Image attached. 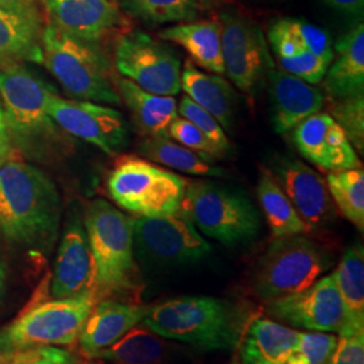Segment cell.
I'll use <instances>...</instances> for the list:
<instances>
[{
  "label": "cell",
  "mask_w": 364,
  "mask_h": 364,
  "mask_svg": "<svg viewBox=\"0 0 364 364\" xmlns=\"http://www.w3.org/2000/svg\"><path fill=\"white\" fill-rule=\"evenodd\" d=\"M61 213L57 186L42 170L13 158L0 165V236L9 245L50 252Z\"/></svg>",
  "instance_id": "1"
},
{
  "label": "cell",
  "mask_w": 364,
  "mask_h": 364,
  "mask_svg": "<svg viewBox=\"0 0 364 364\" xmlns=\"http://www.w3.org/2000/svg\"><path fill=\"white\" fill-rule=\"evenodd\" d=\"M252 320V309L240 302L210 296H185L149 308L144 326L168 340L204 351L237 347Z\"/></svg>",
  "instance_id": "2"
},
{
  "label": "cell",
  "mask_w": 364,
  "mask_h": 364,
  "mask_svg": "<svg viewBox=\"0 0 364 364\" xmlns=\"http://www.w3.org/2000/svg\"><path fill=\"white\" fill-rule=\"evenodd\" d=\"M84 227L97 299L138 296L144 282L134 255V219L105 200H95L85 212Z\"/></svg>",
  "instance_id": "3"
},
{
  "label": "cell",
  "mask_w": 364,
  "mask_h": 364,
  "mask_svg": "<svg viewBox=\"0 0 364 364\" xmlns=\"http://www.w3.org/2000/svg\"><path fill=\"white\" fill-rule=\"evenodd\" d=\"M43 64L66 93L77 100L117 105L120 96L111 82L109 64L96 46L49 23L41 37Z\"/></svg>",
  "instance_id": "4"
},
{
  "label": "cell",
  "mask_w": 364,
  "mask_h": 364,
  "mask_svg": "<svg viewBox=\"0 0 364 364\" xmlns=\"http://www.w3.org/2000/svg\"><path fill=\"white\" fill-rule=\"evenodd\" d=\"M52 87L21 63L1 61L0 105L6 130L15 144L25 151L52 141L57 124L48 112Z\"/></svg>",
  "instance_id": "5"
},
{
  "label": "cell",
  "mask_w": 364,
  "mask_h": 364,
  "mask_svg": "<svg viewBox=\"0 0 364 364\" xmlns=\"http://www.w3.org/2000/svg\"><path fill=\"white\" fill-rule=\"evenodd\" d=\"M97 301L95 291L88 290L75 297L31 305L0 329V353L75 344Z\"/></svg>",
  "instance_id": "6"
},
{
  "label": "cell",
  "mask_w": 364,
  "mask_h": 364,
  "mask_svg": "<svg viewBox=\"0 0 364 364\" xmlns=\"http://www.w3.org/2000/svg\"><path fill=\"white\" fill-rule=\"evenodd\" d=\"M332 255L323 245L304 235L275 237L252 273V291L272 301L313 285L332 266Z\"/></svg>",
  "instance_id": "7"
},
{
  "label": "cell",
  "mask_w": 364,
  "mask_h": 364,
  "mask_svg": "<svg viewBox=\"0 0 364 364\" xmlns=\"http://www.w3.org/2000/svg\"><path fill=\"white\" fill-rule=\"evenodd\" d=\"M188 181L135 156H122L107 181L109 197L138 218H165L181 210Z\"/></svg>",
  "instance_id": "8"
},
{
  "label": "cell",
  "mask_w": 364,
  "mask_h": 364,
  "mask_svg": "<svg viewBox=\"0 0 364 364\" xmlns=\"http://www.w3.org/2000/svg\"><path fill=\"white\" fill-rule=\"evenodd\" d=\"M181 212L203 234L224 246L246 243L259 232V213L247 197L216 182H188Z\"/></svg>",
  "instance_id": "9"
},
{
  "label": "cell",
  "mask_w": 364,
  "mask_h": 364,
  "mask_svg": "<svg viewBox=\"0 0 364 364\" xmlns=\"http://www.w3.org/2000/svg\"><path fill=\"white\" fill-rule=\"evenodd\" d=\"M134 255L146 269L193 264L212 252L208 240L183 213L134 219Z\"/></svg>",
  "instance_id": "10"
},
{
  "label": "cell",
  "mask_w": 364,
  "mask_h": 364,
  "mask_svg": "<svg viewBox=\"0 0 364 364\" xmlns=\"http://www.w3.org/2000/svg\"><path fill=\"white\" fill-rule=\"evenodd\" d=\"M220 26L224 73L252 96L274 69L267 41L255 22L239 14H221Z\"/></svg>",
  "instance_id": "11"
},
{
  "label": "cell",
  "mask_w": 364,
  "mask_h": 364,
  "mask_svg": "<svg viewBox=\"0 0 364 364\" xmlns=\"http://www.w3.org/2000/svg\"><path fill=\"white\" fill-rule=\"evenodd\" d=\"M117 72L146 92L176 96L181 92V61L142 31L122 36L115 48Z\"/></svg>",
  "instance_id": "12"
},
{
  "label": "cell",
  "mask_w": 364,
  "mask_h": 364,
  "mask_svg": "<svg viewBox=\"0 0 364 364\" xmlns=\"http://www.w3.org/2000/svg\"><path fill=\"white\" fill-rule=\"evenodd\" d=\"M48 112L58 127L105 154H117L129 142L127 124L115 108L93 102L66 100L53 93Z\"/></svg>",
  "instance_id": "13"
},
{
  "label": "cell",
  "mask_w": 364,
  "mask_h": 364,
  "mask_svg": "<svg viewBox=\"0 0 364 364\" xmlns=\"http://www.w3.org/2000/svg\"><path fill=\"white\" fill-rule=\"evenodd\" d=\"M266 313L290 328L312 332H338L344 309L333 274L318 278L301 291L266 302Z\"/></svg>",
  "instance_id": "14"
},
{
  "label": "cell",
  "mask_w": 364,
  "mask_h": 364,
  "mask_svg": "<svg viewBox=\"0 0 364 364\" xmlns=\"http://www.w3.org/2000/svg\"><path fill=\"white\" fill-rule=\"evenodd\" d=\"M275 180L305 223L308 232L326 227L335 218V205L326 182L299 159L282 158L275 165Z\"/></svg>",
  "instance_id": "15"
},
{
  "label": "cell",
  "mask_w": 364,
  "mask_h": 364,
  "mask_svg": "<svg viewBox=\"0 0 364 364\" xmlns=\"http://www.w3.org/2000/svg\"><path fill=\"white\" fill-rule=\"evenodd\" d=\"M299 154L323 171H340L362 166L356 150L329 114L317 112L294 129Z\"/></svg>",
  "instance_id": "16"
},
{
  "label": "cell",
  "mask_w": 364,
  "mask_h": 364,
  "mask_svg": "<svg viewBox=\"0 0 364 364\" xmlns=\"http://www.w3.org/2000/svg\"><path fill=\"white\" fill-rule=\"evenodd\" d=\"M92 255L84 220L72 215L66 221L57 257L54 262L50 285L54 299H69L92 290Z\"/></svg>",
  "instance_id": "17"
},
{
  "label": "cell",
  "mask_w": 364,
  "mask_h": 364,
  "mask_svg": "<svg viewBox=\"0 0 364 364\" xmlns=\"http://www.w3.org/2000/svg\"><path fill=\"white\" fill-rule=\"evenodd\" d=\"M42 3L53 26L92 43H97L124 23L112 0H42Z\"/></svg>",
  "instance_id": "18"
},
{
  "label": "cell",
  "mask_w": 364,
  "mask_h": 364,
  "mask_svg": "<svg viewBox=\"0 0 364 364\" xmlns=\"http://www.w3.org/2000/svg\"><path fill=\"white\" fill-rule=\"evenodd\" d=\"M149 308L117 299L97 301L78 336L81 351L92 359L97 352L111 347L144 321Z\"/></svg>",
  "instance_id": "19"
},
{
  "label": "cell",
  "mask_w": 364,
  "mask_h": 364,
  "mask_svg": "<svg viewBox=\"0 0 364 364\" xmlns=\"http://www.w3.org/2000/svg\"><path fill=\"white\" fill-rule=\"evenodd\" d=\"M267 81L273 103L274 129L279 134L294 130L301 122L324 107L323 92L281 69H272Z\"/></svg>",
  "instance_id": "20"
},
{
  "label": "cell",
  "mask_w": 364,
  "mask_h": 364,
  "mask_svg": "<svg viewBox=\"0 0 364 364\" xmlns=\"http://www.w3.org/2000/svg\"><path fill=\"white\" fill-rule=\"evenodd\" d=\"M299 331L267 317H255L240 341V364H289Z\"/></svg>",
  "instance_id": "21"
},
{
  "label": "cell",
  "mask_w": 364,
  "mask_h": 364,
  "mask_svg": "<svg viewBox=\"0 0 364 364\" xmlns=\"http://www.w3.org/2000/svg\"><path fill=\"white\" fill-rule=\"evenodd\" d=\"M336 58L326 73V91L331 99L364 93V26L359 23L336 43Z\"/></svg>",
  "instance_id": "22"
},
{
  "label": "cell",
  "mask_w": 364,
  "mask_h": 364,
  "mask_svg": "<svg viewBox=\"0 0 364 364\" xmlns=\"http://www.w3.org/2000/svg\"><path fill=\"white\" fill-rule=\"evenodd\" d=\"M181 90L196 105L216 117L223 129L232 127L236 95L220 75L205 73L197 69L192 60H186L181 69Z\"/></svg>",
  "instance_id": "23"
},
{
  "label": "cell",
  "mask_w": 364,
  "mask_h": 364,
  "mask_svg": "<svg viewBox=\"0 0 364 364\" xmlns=\"http://www.w3.org/2000/svg\"><path fill=\"white\" fill-rule=\"evenodd\" d=\"M159 37L180 45L191 55L196 65L220 76L225 75L221 54L220 22H182L162 30Z\"/></svg>",
  "instance_id": "24"
},
{
  "label": "cell",
  "mask_w": 364,
  "mask_h": 364,
  "mask_svg": "<svg viewBox=\"0 0 364 364\" xmlns=\"http://www.w3.org/2000/svg\"><path fill=\"white\" fill-rule=\"evenodd\" d=\"M39 14L0 9V61L43 64Z\"/></svg>",
  "instance_id": "25"
},
{
  "label": "cell",
  "mask_w": 364,
  "mask_h": 364,
  "mask_svg": "<svg viewBox=\"0 0 364 364\" xmlns=\"http://www.w3.org/2000/svg\"><path fill=\"white\" fill-rule=\"evenodd\" d=\"M119 96L129 107L135 124L150 138L169 136L170 123L178 117L177 102L173 96L146 92L129 78L117 82Z\"/></svg>",
  "instance_id": "26"
},
{
  "label": "cell",
  "mask_w": 364,
  "mask_h": 364,
  "mask_svg": "<svg viewBox=\"0 0 364 364\" xmlns=\"http://www.w3.org/2000/svg\"><path fill=\"white\" fill-rule=\"evenodd\" d=\"M267 38L277 57H291L309 50L329 65L335 58L332 41L326 30L301 19L284 18L275 21L269 27Z\"/></svg>",
  "instance_id": "27"
},
{
  "label": "cell",
  "mask_w": 364,
  "mask_h": 364,
  "mask_svg": "<svg viewBox=\"0 0 364 364\" xmlns=\"http://www.w3.org/2000/svg\"><path fill=\"white\" fill-rule=\"evenodd\" d=\"M344 309V326L364 328V250L353 245L346 250L333 272Z\"/></svg>",
  "instance_id": "28"
},
{
  "label": "cell",
  "mask_w": 364,
  "mask_h": 364,
  "mask_svg": "<svg viewBox=\"0 0 364 364\" xmlns=\"http://www.w3.org/2000/svg\"><path fill=\"white\" fill-rule=\"evenodd\" d=\"M166 353L164 338L141 323L92 359L111 364H161Z\"/></svg>",
  "instance_id": "29"
},
{
  "label": "cell",
  "mask_w": 364,
  "mask_h": 364,
  "mask_svg": "<svg viewBox=\"0 0 364 364\" xmlns=\"http://www.w3.org/2000/svg\"><path fill=\"white\" fill-rule=\"evenodd\" d=\"M257 192L264 218L274 237L308 232L305 223L299 218L297 210L287 198L272 171L264 168L260 170Z\"/></svg>",
  "instance_id": "30"
},
{
  "label": "cell",
  "mask_w": 364,
  "mask_h": 364,
  "mask_svg": "<svg viewBox=\"0 0 364 364\" xmlns=\"http://www.w3.org/2000/svg\"><path fill=\"white\" fill-rule=\"evenodd\" d=\"M141 149L150 161L158 162L170 169L201 177H221L224 174L220 168L212 165V159L170 141L169 136L150 138L142 144Z\"/></svg>",
  "instance_id": "31"
},
{
  "label": "cell",
  "mask_w": 364,
  "mask_h": 364,
  "mask_svg": "<svg viewBox=\"0 0 364 364\" xmlns=\"http://www.w3.org/2000/svg\"><path fill=\"white\" fill-rule=\"evenodd\" d=\"M326 186L340 213L359 230H364V170L362 166L332 171Z\"/></svg>",
  "instance_id": "32"
},
{
  "label": "cell",
  "mask_w": 364,
  "mask_h": 364,
  "mask_svg": "<svg viewBox=\"0 0 364 364\" xmlns=\"http://www.w3.org/2000/svg\"><path fill=\"white\" fill-rule=\"evenodd\" d=\"M131 13L151 23H182L193 21L200 0H124Z\"/></svg>",
  "instance_id": "33"
},
{
  "label": "cell",
  "mask_w": 364,
  "mask_h": 364,
  "mask_svg": "<svg viewBox=\"0 0 364 364\" xmlns=\"http://www.w3.org/2000/svg\"><path fill=\"white\" fill-rule=\"evenodd\" d=\"M329 115L344 131L353 149L364 150V93L344 99H331Z\"/></svg>",
  "instance_id": "34"
},
{
  "label": "cell",
  "mask_w": 364,
  "mask_h": 364,
  "mask_svg": "<svg viewBox=\"0 0 364 364\" xmlns=\"http://www.w3.org/2000/svg\"><path fill=\"white\" fill-rule=\"evenodd\" d=\"M338 336L324 332H299L289 364H326L336 348Z\"/></svg>",
  "instance_id": "35"
},
{
  "label": "cell",
  "mask_w": 364,
  "mask_h": 364,
  "mask_svg": "<svg viewBox=\"0 0 364 364\" xmlns=\"http://www.w3.org/2000/svg\"><path fill=\"white\" fill-rule=\"evenodd\" d=\"M177 108H178V115H181V117L195 124L196 127L201 131L212 144H216L220 149L224 156L230 151L231 144L220 123L216 120V117H212L203 107L196 105L195 102L188 96L182 97L180 105H177Z\"/></svg>",
  "instance_id": "36"
},
{
  "label": "cell",
  "mask_w": 364,
  "mask_h": 364,
  "mask_svg": "<svg viewBox=\"0 0 364 364\" xmlns=\"http://www.w3.org/2000/svg\"><path fill=\"white\" fill-rule=\"evenodd\" d=\"M281 70L308 84H318L326 77L329 64L309 50H304L291 57H277Z\"/></svg>",
  "instance_id": "37"
},
{
  "label": "cell",
  "mask_w": 364,
  "mask_h": 364,
  "mask_svg": "<svg viewBox=\"0 0 364 364\" xmlns=\"http://www.w3.org/2000/svg\"><path fill=\"white\" fill-rule=\"evenodd\" d=\"M169 136L177 144H182L201 156H207L212 161H215V158L224 156L216 144H212L195 124L183 117H177L170 123Z\"/></svg>",
  "instance_id": "38"
},
{
  "label": "cell",
  "mask_w": 364,
  "mask_h": 364,
  "mask_svg": "<svg viewBox=\"0 0 364 364\" xmlns=\"http://www.w3.org/2000/svg\"><path fill=\"white\" fill-rule=\"evenodd\" d=\"M336 348L326 364H364V328L341 326Z\"/></svg>",
  "instance_id": "39"
},
{
  "label": "cell",
  "mask_w": 364,
  "mask_h": 364,
  "mask_svg": "<svg viewBox=\"0 0 364 364\" xmlns=\"http://www.w3.org/2000/svg\"><path fill=\"white\" fill-rule=\"evenodd\" d=\"M4 364H77L72 352L60 347H37L9 353Z\"/></svg>",
  "instance_id": "40"
},
{
  "label": "cell",
  "mask_w": 364,
  "mask_h": 364,
  "mask_svg": "<svg viewBox=\"0 0 364 364\" xmlns=\"http://www.w3.org/2000/svg\"><path fill=\"white\" fill-rule=\"evenodd\" d=\"M324 3L338 13L363 16L364 0H324Z\"/></svg>",
  "instance_id": "41"
},
{
  "label": "cell",
  "mask_w": 364,
  "mask_h": 364,
  "mask_svg": "<svg viewBox=\"0 0 364 364\" xmlns=\"http://www.w3.org/2000/svg\"><path fill=\"white\" fill-rule=\"evenodd\" d=\"M0 9L23 14H39L36 0H0Z\"/></svg>",
  "instance_id": "42"
},
{
  "label": "cell",
  "mask_w": 364,
  "mask_h": 364,
  "mask_svg": "<svg viewBox=\"0 0 364 364\" xmlns=\"http://www.w3.org/2000/svg\"><path fill=\"white\" fill-rule=\"evenodd\" d=\"M13 153L11 139L7 134V130H0V165H3Z\"/></svg>",
  "instance_id": "43"
},
{
  "label": "cell",
  "mask_w": 364,
  "mask_h": 364,
  "mask_svg": "<svg viewBox=\"0 0 364 364\" xmlns=\"http://www.w3.org/2000/svg\"><path fill=\"white\" fill-rule=\"evenodd\" d=\"M6 290H7V269H6V263L0 255V305L6 296Z\"/></svg>",
  "instance_id": "44"
},
{
  "label": "cell",
  "mask_w": 364,
  "mask_h": 364,
  "mask_svg": "<svg viewBox=\"0 0 364 364\" xmlns=\"http://www.w3.org/2000/svg\"><path fill=\"white\" fill-rule=\"evenodd\" d=\"M0 130H6V124H4V117H3L1 105H0Z\"/></svg>",
  "instance_id": "45"
},
{
  "label": "cell",
  "mask_w": 364,
  "mask_h": 364,
  "mask_svg": "<svg viewBox=\"0 0 364 364\" xmlns=\"http://www.w3.org/2000/svg\"><path fill=\"white\" fill-rule=\"evenodd\" d=\"M85 364H103V363H99V362H91V363H85Z\"/></svg>",
  "instance_id": "46"
},
{
  "label": "cell",
  "mask_w": 364,
  "mask_h": 364,
  "mask_svg": "<svg viewBox=\"0 0 364 364\" xmlns=\"http://www.w3.org/2000/svg\"><path fill=\"white\" fill-rule=\"evenodd\" d=\"M203 1H204V3H207V1H208V0H203Z\"/></svg>",
  "instance_id": "47"
},
{
  "label": "cell",
  "mask_w": 364,
  "mask_h": 364,
  "mask_svg": "<svg viewBox=\"0 0 364 364\" xmlns=\"http://www.w3.org/2000/svg\"><path fill=\"white\" fill-rule=\"evenodd\" d=\"M112 1H114V0H112Z\"/></svg>",
  "instance_id": "48"
}]
</instances>
